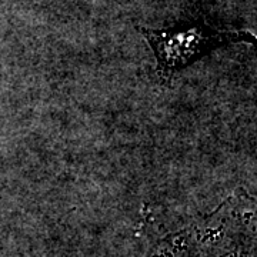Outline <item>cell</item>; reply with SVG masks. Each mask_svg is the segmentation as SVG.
<instances>
[{"mask_svg": "<svg viewBox=\"0 0 257 257\" xmlns=\"http://www.w3.org/2000/svg\"><path fill=\"white\" fill-rule=\"evenodd\" d=\"M138 29L153 49L156 72L162 83H169L182 69L216 47L237 42L254 43L256 40V37L248 32L217 30L200 22L180 23L160 30Z\"/></svg>", "mask_w": 257, "mask_h": 257, "instance_id": "cell-1", "label": "cell"}]
</instances>
